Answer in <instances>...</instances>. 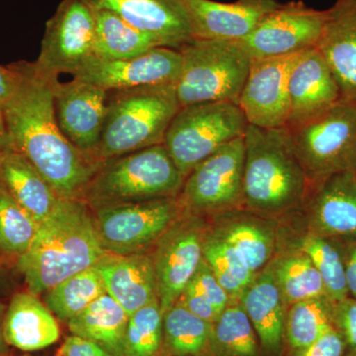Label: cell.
Instances as JSON below:
<instances>
[{"label": "cell", "instance_id": "1", "mask_svg": "<svg viewBox=\"0 0 356 356\" xmlns=\"http://www.w3.org/2000/svg\"><path fill=\"white\" fill-rule=\"evenodd\" d=\"M9 65L17 76L15 91L3 107L13 149L36 168L60 197L81 199L102 163L79 151L58 127L53 89L58 77L40 74L34 63Z\"/></svg>", "mask_w": 356, "mask_h": 356}, {"label": "cell", "instance_id": "2", "mask_svg": "<svg viewBox=\"0 0 356 356\" xmlns=\"http://www.w3.org/2000/svg\"><path fill=\"white\" fill-rule=\"evenodd\" d=\"M106 254L88 204L81 199L62 198L50 216L40 222L18 266L29 291L39 295L95 266Z\"/></svg>", "mask_w": 356, "mask_h": 356}, {"label": "cell", "instance_id": "3", "mask_svg": "<svg viewBox=\"0 0 356 356\" xmlns=\"http://www.w3.org/2000/svg\"><path fill=\"white\" fill-rule=\"evenodd\" d=\"M243 143V207L271 218L303 206L311 182L285 128L248 125Z\"/></svg>", "mask_w": 356, "mask_h": 356}, {"label": "cell", "instance_id": "4", "mask_svg": "<svg viewBox=\"0 0 356 356\" xmlns=\"http://www.w3.org/2000/svg\"><path fill=\"white\" fill-rule=\"evenodd\" d=\"M175 86H147L109 91L108 110L96 161L163 144L178 110Z\"/></svg>", "mask_w": 356, "mask_h": 356}, {"label": "cell", "instance_id": "5", "mask_svg": "<svg viewBox=\"0 0 356 356\" xmlns=\"http://www.w3.org/2000/svg\"><path fill=\"white\" fill-rule=\"evenodd\" d=\"M185 178L163 144L102 161L81 200L93 208L177 197Z\"/></svg>", "mask_w": 356, "mask_h": 356}, {"label": "cell", "instance_id": "6", "mask_svg": "<svg viewBox=\"0 0 356 356\" xmlns=\"http://www.w3.org/2000/svg\"><path fill=\"white\" fill-rule=\"evenodd\" d=\"M178 50L182 65L175 92L180 107L208 102L238 104L252 65L238 42L192 39Z\"/></svg>", "mask_w": 356, "mask_h": 356}, {"label": "cell", "instance_id": "7", "mask_svg": "<svg viewBox=\"0 0 356 356\" xmlns=\"http://www.w3.org/2000/svg\"><path fill=\"white\" fill-rule=\"evenodd\" d=\"M288 142L311 184L356 166V105L339 102L323 113L285 127Z\"/></svg>", "mask_w": 356, "mask_h": 356}, {"label": "cell", "instance_id": "8", "mask_svg": "<svg viewBox=\"0 0 356 356\" xmlns=\"http://www.w3.org/2000/svg\"><path fill=\"white\" fill-rule=\"evenodd\" d=\"M248 123L236 103L208 102L180 107L163 145L186 178L195 166L232 140L245 136Z\"/></svg>", "mask_w": 356, "mask_h": 356}, {"label": "cell", "instance_id": "9", "mask_svg": "<svg viewBox=\"0 0 356 356\" xmlns=\"http://www.w3.org/2000/svg\"><path fill=\"white\" fill-rule=\"evenodd\" d=\"M184 212L178 197L96 208L95 221L102 247L109 254L142 252Z\"/></svg>", "mask_w": 356, "mask_h": 356}, {"label": "cell", "instance_id": "10", "mask_svg": "<svg viewBox=\"0 0 356 356\" xmlns=\"http://www.w3.org/2000/svg\"><path fill=\"white\" fill-rule=\"evenodd\" d=\"M243 137L232 140L192 170L178 200L193 214H218L243 207Z\"/></svg>", "mask_w": 356, "mask_h": 356}, {"label": "cell", "instance_id": "11", "mask_svg": "<svg viewBox=\"0 0 356 356\" xmlns=\"http://www.w3.org/2000/svg\"><path fill=\"white\" fill-rule=\"evenodd\" d=\"M95 38L92 7L86 0H62L47 21L35 67L44 76L72 74L93 56Z\"/></svg>", "mask_w": 356, "mask_h": 356}, {"label": "cell", "instance_id": "12", "mask_svg": "<svg viewBox=\"0 0 356 356\" xmlns=\"http://www.w3.org/2000/svg\"><path fill=\"white\" fill-rule=\"evenodd\" d=\"M208 231L200 215L184 211L156 242L152 257L163 314L177 303L197 270Z\"/></svg>", "mask_w": 356, "mask_h": 356}, {"label": "cell", "instance_id": "13", "mask_svg": "<svg viewBox=\"0 0 356 356\" xmlns=\"http://www.w3.org/2000/svg\"><path fill=\"white\" fill-rule=\"evenodd\" d=\"M325 19L327 10L303 1L281 3L238 43L252 60L294 55L317 46Z\"/></svg>", "mask_w": 356, "mask_h": 356}, {"label": "cell", "instance_id": "14", "mask_svg": "<svg viewBox=\"0 0 356 356\" xmlns=\"http://www.w3.org/2000/svg\"><path fill=\"white\" fill-rule=\"evenodd\" d=\"M178 49L158 47L125 60H104L91 56L72 72V77L105 90L147 86H175L181 72Z\"/></svg>", "mask_w": 356, "mask_h": 356}, {"label": "cell", "instance_id": "15", "mask_svg": "<svg viewBox=\"0 0 356 356\" xmlns=\"http://www.w3.org/2000/svg\"><path fill=\"white\" fill-rule=\"evenodd\" d=\"M300 54L252 60L238 102L248 125L264 129L287 125L290 74Z\"/></svg>", "mask_w": 356, "mask_h": 356}, {"label": "cell", "instance_id": "16", "mask_svg": "<svg viewBox=\"0 0 356 356\" xmlns=\"http://www.w3.org/2000/svg\"><path fill=\"white\" fill-rule=\"evenodd\" d=\"M53 89L60 131L79 151L95 158L108 110L109 91L76 79L64 83L57 79Z\"/></svg>", "mask_w": 356, "mask_h": 356}, {"label": "cell", "instance_id": "17", "mask_svg": "<svg viewBox=\"0 0 356 356\" xmlns=\"http://www.w3.org/2000/svg\"><path fill=\"white\" fill-rule=\"evenodd\" d=\"M192 39L241 42L269 13L280 6L278 0H181Z\"/></svg>", "mask_w": 356, "mask_h": 356}, {"label": "cell", "instance_id": "18", "mask_svg": "<svg viewBox=\"0 0 356 356\" xmlns=\"http://www.w3.org/2000/svg\"><path fill=\"white\" fill-rule=\"evenodd\" d=\"M304 206L311 233L356 236V172L336 173L311 184Z\"/></svg>", "mask_w": 356, "mask_h": 356}, {"label": "cell", "instance_id": "19", "mask_svg": "<svg viewBox=\"0 0 356 356\" xmlns=\"http://www.w3.org/2000/svg\"><path fill=\"white\" fill-rule=\"evenodd\" d=\"M289 98L285 127L303 123L341 102L339 84L316 47L302 51L295 63L290 74Z\"/></svg>", "mask_w": 356, "mask_h": 356}, {"label": "cell", "instance_id": "20", "mask_svg": "<svg viewBox=\"0 0 356 356\" xmlns=\"http://www.w3.org/2000/svg\"><path fill=\"white\" fill-rule=\"evenodd\" d=\"M93 9L110 11L140 31L178 49L192 40L181 0H86Z\"/></svg>", "mask_w": 356, "mask_h": 356}, {"label": "cell", "instance_id": "21", "mask_svg": "<svg viewBox=\"0 0 356 356\" xmlns=\"http://www.w3.org/2000/svg\"><path fill=\"white\" fill-rule=\"evenodd\" d=\"M316 48L339 84L341 102L356 105V0H337L327 9Z\"/></svg>", "mask_w": 356, "mask_h": 356}, {"label": "cell", "instance_id": "22", "mask_svg": "<svg viewBox=\"0 0 356 356\" xmlns=\"http://www.w3.org/2000/svg\"><path fill=\"white\" fill-rule=\"evenodd\" d=\"M95 266L106 292L129 316L159 300L153 257L149 255L107 252Z\"/></svg>", "mask_w": 356, "mask_h": 356}, {"label": "cell", "instance_id": "23", "mask_svg": "<svg viewBox=\"0 0 356 356\" xmlns=\"http://www.w3.org/2000/svg\"><path fill=\"white\" fill-rule=\"evenodd\" d=\"M211 231L233 245L255 274L273 261L277 245V227L270 217L235 208L215 214Z\"/></svg>", "mask_w": 356, "mask_h": 356}, {"label": "cell", "instance_id": "24", "mask_svg": "<svg viewBox=\"0 0 356 356\" xmlns=\"http://www.w3.org/2000/svg\"><path fill=\"white\" fill-rule=\"evenodd\" d=\"M238 302L254 325L264 350L278 355L284 337L287 306L269 264L254 276Z\"/></svg>", "mask_w": 356, "mask_h": 356}, {"label": "cell", "instance_id": "25", "mask_svg": "<svg viewBox=\"0 0 356 356\" xmlns=\"http://www.w3.org/2000/svg\"><path fill=\"white\" fill-rule=\"evenodd\" d=\"M3 334L8 346L30 353L57 343L60 330L46 304L29 291L14 295L4 316Z\"/></svg>", "mask_w": 356, "mask_h": 356}, {"label": "cell", "instance_id": "26", "mask_svg": "<svg viewBox=\"0 0 356 356\" xmlns=\"http://www.w3.org/2000/svg\"><path fill=\"white\" fill-rule=\"evenodd\" d=\"M0 186L40 224L60 203V196L36 168L18 152L0 156Z\"/></svg>", "mask_w": 356, "mask_h": 356}, {"label": "cell", "instance_id": "27", "mask_svg": "<svg viewBox=\"0 0 356 356\" xmlns=\"http://www.w3.org/2000/svg\"><path fill=\"white\" fill-rule=\"evenodd\" d=\"M127 312L104 293L91 305L67 322L74 336L83 337L113 356H125Z\"/></svg>", "mask_w": 356, "mask_h": 356}, {"label": "cell", "instance_id": "28", "mask_svg": "<svg viewBox=\"0 0 356 356\" xmlns=\"http://www.w3.org/2000/svg\"><path fill=\"white\" fill-rule=\"evenodd\" d=\"M95 38L93 55L104 60H125L143 55L158 47H165L156 37L140 31L118 15L93 9Z\"/></svg>", "mask_w": 356, "mask_h": 356}, {"label": "cell", "instance_id": "29", "mask_svg": "<svg viewBox=\"0 0 356 356\" xmlns=\"http://www.w3.org/2000/svg\"><path fill=\"white\" fill-rule=\"evenodd\" d=\"M286 306L305 300L327 297L324 282L310 257L301 250L269 262Z\"/></svg>", "mask_w": 356, "mask_h": 356}, {"label": "cell", "instance_id": "30", "mask_svg": "<svg viewBox=\"0 0 356 356\" xmlns=\"http://www.w3.org/2000/svg\"><path fill=\"white\" fill-rule=\"evenodd\" d=\"M106 293L96 266L74 274L44 293V301L56 318L69 322Z\"/></svg>", "mask_w": 356, "mask_h": 356}, {"label": "cell", "instance_id": "31", "mask_svg": "<svg viewBox=\"0 0 356 356\" xmlns=\"http://www.w3.org/2000/svg\"><path fill=\"white\" fill-rule=\"evenodd\" d=\"M257 334L238 301H231L213 324L209 341L213 356H259Z\"/></svg>", "mask_w": 356, "mask_h": 356}, {"label": "cell", "instance_id": "32", "mask_svg": "<svg viewBox=\"0 0 356 356\" xmlns=\"http://www.w3.org/2000/svg\"><path fill=\"white\" fill-rule=\"evenodd\" d=\"M212 327L177 301L163 314V346L175 356L200 355L209 346Z\"/></svg>", "mask_w": 356, "mask_h": 356}, {"label": "cell", "instance_id": "33", "mask_svg": "<svg viewBox=\"0 0 356 356\" xmlns=\"http://www.w3.org/2000/svg\"><path fill=\"white\" fill-rule=\"evenodd\" d=\"M203 259L228 293L231 301H238L243 290L257 275L241 252L211 229L204 241Z\"/></svg>", "mask_w": 356, "mask_h": 356}, {"label": "cell", "instance_id": "34", "mask_svg": "<svg viewBox=\"0 0 356 356\" xmlns=\"http://www.w3.org/2000/svg\"><path fill=\"white\" fill-rule=\"evenodd\" d=\"M334 325V303L327 297L305 300L290 306L285 331L288 343L303 350Z\"/></svg>", "mask_w": 356, "mask_h": 356}, {"label": "cell", "instance_id": "35", "mask_svg": "<svg viewBox=\"0 0 356 356\" xmlns=\"http://www.w3.org/2000/svg\"><path fill=\"white\" fill-rule=\"evenodd\" d=\"M298 250L310 257L324 282L327 298L339 303L350 298L346 267L339 245L327 236L309 233L300 242Z\"/></svg>", "mask_w": 356, "mask_h": 356}, {"label": "cell", "instance_id": "36", "mask_svg": "<svg viewBox=\"0 0 356 356\" xmlns=\"http://www.w3.org/2000/svg\"><path fill=\"white\" fill-rule=\"evenodd\" d=\"M39 224L0 186V248L22 255L30 248Z\"/></svg>", "mask_w": 356, "mask_h": 356}, {"label": "cell", "instance_id": "37", "mask_svg": "<svg viewBox=\"0 0 356 356\" xmlns=\"http://www.w3.org/2000/svg\"><path fill=\"white\" fill-rule=\"evenodd\" d=\"M163 343V312L156 300L129 316L125 356H159Z\"/></svg>", "mask_w": 356, "mask_h": 356}, {"label": "cell", "instance_id": "38", "mask_svg": "<svg viewBox=\"0 0 356 356\" xmlns=\"http://www.w3.org/2000/svg\"><path fill=\"white\" fill-rule=\"evenodd\" d=\"M188 284L199 294L202 295L219 315H221L222 311L231 303L228 293L220 284L212 269L204 259Z\"/></svg>", "mask_w": 356, "mask_h": 356}, {"label": "cell", "instance_id": "39", "mask_svg": "<svg viewBox=\"0 0 356 356\" xmlns=\"http://www.w3.org/2000/svg\"><path fill=\"white\" fill-rule=\"evenodd\" d=\"M334 325L343 337L344 356H356V300L334 303Z\"/></svg>", "mask_w": 356, "mask_h": 356}, {"label": "cell", "instance_id": "40", "mask_svg": "<svg viewBox=\"0 0 356 356\" xmlns=\"http://www.w3.org/2000/svg\"><path fill=\"white\" fill-rule=\"evenodd\" d=\"M344 353L346 344L343 337L332 325L317 341L303 350L296 351L295 356H344Z\"/></svg>", "mask_w": 356, "mask_h": 356}, {"label": "cell", "instance_id": "41", "mask_svg": "<svg viewBox=\"0 0 356 356\" xmlns=\"http://www.w3.org/2000/svg\"><path fill=\"white\" fill-rule=\"evenodd\" d=\"M178 301L181 302L194 315L203 318L210 324H214L220 317L219 314L213 308L209 302L204 298L202 295L199 294L191 285L187 284Z\"/></svg>", "mask_w": 356, "mask_h": 356}, {"label": "cell", "instance_id": "42", "mask_svg": "<svg viewBox=\"0 0 356 356\" xmlns=\"http://www.w3.org/2000/svg\"><path fill=\"white\" fill-rule=\"evenodd\" d=\"M102 350V346L98 344L72 334L67 337L58 356H96Z\"/></svg>", "mask_w": 356, "mask_h": 356}, {"label": "cell", "instance_id": "43", "mask_svg": "<svg viewBox=\"0 0 356 356\" xmlns=\"http://www.w3.org/2000/svg\"><path fill=\"white\" fill-rule=\"evenodd\" d=\"M348 238L344 243L341 252L343 255L344 267H346V284L348 295L351 299L356 300V236Z\"/></svg>", "mask_w": 356, "mask_h": 356}, {"label": "cell", "instance_id": "44", "mask_svg": "<svg viewBox=\"0 0 356 356\" xmlns=\"http://www.w3.org/2000/svg\"><path fill=\"white\" fill-rule=\"evenodd\" d=\"M17 86V76L10 65L2 67L0 65V106L8 102L13 97L14 91Z\"/></svg>", "mask_w": 356, "mask_h": 356}, {"label": "cell", "instance_id": "45", "mask_svg": "<svg viewBox=\"0 0 356 356\" xmlns=\"http://www.w3.org/2000/svg\"><path fill=\"white\" fill-rule=\"evenodd\" d=\"M10 149H13V146H11L10 137L7 130L4 110L3 107L0 106V156Z\"/></svg>", "mask_w": 356, "mask_h": 356}, {"label": "cell", "instance_id": "46", "mask_svg": "<svg viewBox=\"0 0 356 356\" xmlns=\"http://www.w3.org/2000/svg\"><path fill=\"white\" fill-rule=\"evenodd\" d=\"M6 312V307L0 303V356H6L8 353L9 346L7 344L3 334V321Z\"/></svg>", "mask_w": 356, "mask_h": 356}, {"label": "cell", "instance_id": "47", "mask_svg": "<svg viewBox=\"0 0 356 356\" xmlns=\"http://www.w3.org/2000/svg\"><path fill=\"white\" fill-rule=\"evenodd\" d=\"M96 356H113V355H110L109 353H107L106 350H103V348H102V350L99 351V353H98V355Z\"/></svg>", "mask_w": 356, "mask_h": 356}, {"label": "cell", "instance_id": "48", "mask_svg": "<svg viewBox=\"0 0 356 356\" xmlns=\"http://www.w3.org/2000/svg\"><path fill=\"white\" fill-rule=\"evenodd\" d=\"M355 172H356V166H355Z\"/></svg>", "mask_w": 356, "mask_h": 356}]
</instances>
